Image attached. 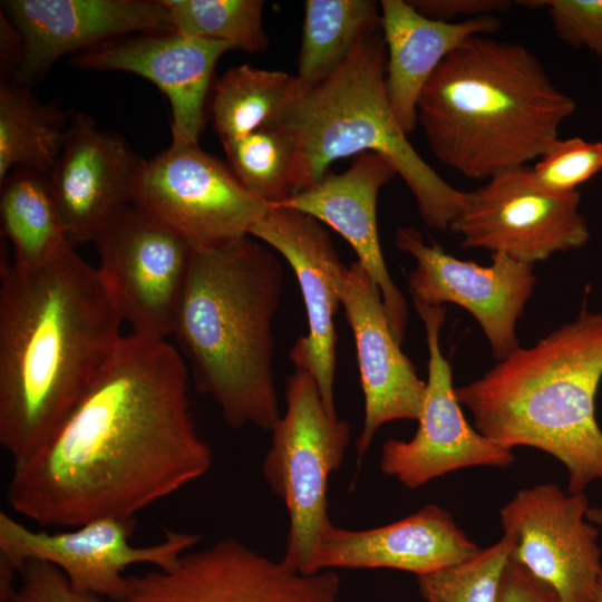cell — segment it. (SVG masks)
Wrapping results in <instances>:
<instances>
[{
  "mask_svg": "<svg viewBox=\"0 0 602 602\" xmlns=\"http://www.w3.org/2000/svg\"><path fill=\"white\" fill-rule=\"evenodd\" d=\"M212 458L192 419L181 352L130 332L52 438L13 465L7 501L42 526L136 520L203 476Z\"/></svg>",
  "mask_w": 602,
  "mask_h": 602,
  "instance_id": "cell-1",
  "label": "cell"
},
{
  "mask_svg": "<svg viewBox=\"0 0 602 602\" xmlns=\"http://www.w3.org/2000/svg\"><path fill=\"white\" fill-rule=\"evenodd\" d=\"M0 444L13 465L41 449L108 361L123 317L97 266L70 243L16 264L1 246Z\"/></svg>",
  "mask_w": 602,
  "mask_h": 602,
  "instance_id": "cell-2",
  "label": "cell"
},
{
  "mask_svg": "<svg viewBox=\"0 0 602 602\" xmlns=\"http://www.w3.org/2000/svg\"><path fill=\"white\" fill-rule=\"evenodd\" d=\"M282 287L279 258L251 235L193 250L172 336L231 428L272 430L281 418L273 321Z\"/></svg>",
  "mask_w": 602,
  "mask_h": 602,
  "instance_id": "cell-3",
  "label": "cell"
},
{
  "mask_svg": "<svg viewBox=\"0 0 602 602\" xmlns=\"http://www.w3.org/2000/svg\"><path fill=\"white\" fill-rule=\"evenodd\" d=\"M575 109L528 48L474 36L424 87L417 122L441 164L467 178L489 179L538 159Z\"/></svg>",
  "mask_w": 602,
  "mask_h": 602,
  "instance_id": "cell-4",
  "label": "cell"
},
{
  "mask_svg": "<svg viewBox=\"0 0 602 602\" xmlns=\"http://www.w3.org/2000/svg\"><path fill=\"white\" fill-rule=\"evenodd\" d=\"M602 379V313L583 309L530 348L456 387L475 428L498 446L547 453L567 470V493L602 480L595 397Z\"/></svg>",
  "mask_w": 602,
  "mask_h": 602,
  "instance_id": "cell-5",
  "label": "cell"
},
{
  "mask_svg": "<svg viewBox=\"0 0 602 602\" xmlns=\"http://www.w3.org/2000/svg\"><path fill=\"white\" fill-rule=\"evenodd\" d=\"M271 126L285 129L295 143L292 194L319 181L334 161L372 152L404 179L430 229L449 230L464 207L467 192L453 187L421 158L391 108L381 30L360 38L327 79L304 85Z\"/></svg>",
  "mask_w": 602,
  "mask_h": 602,
  "instance_id": "cell-6",
  "label": "cell"
},
{
  "mask_svg": "<svg viewBox=\"0 0 602 602\" xmlns=\"http://www.w3.org/2000/svg\"><path fill=\"white\" fill-rule=\"evenodd\" d=\"M287 409L273 427L262 473L289 514L282 561L302 574H315L314 557L332 524L328 483L344 458L350 426L326 407L314 377L303 368L288 377Z\"/></svg>",
  "mask_w": 602,
  "mask_h": 602,
  "instance_id": "cell-7",
  "label": "cell"
},
{
  "mask_svg": "<svg viewBox=\"0 0 602 602\" xmlns=\"http://www.w3.org/2000/svg\"><path fill=\"white\" fill-rule=\"evenodd\" d=\"M132 204L193 250L250 235L271 206L244 187L227 163L200 145L169 146L144 161L133 185Z\"/></svg>",
  "mask_w": 602,
  "mask_h": 602,
  "instance_id": "cell-8",
  "label": "cell"
},
{
  "mask_svg": "<svg viewBox=\"0 0 602 602\" xmlns=\"http://www.w3.org/2000/svg\"><path fill=\"white\" fill-rule=\"evenodd\" d=\"M339 590L333 571L302 574L226 537L169 569L128 576L116 602H336Z\"/></svg>",
  "mask_w": 602,
  "mask_h": 602,
  "instance_id": "cell-9",
  "label": "cell"
},
{
  "mask_svg": "<svg viewBox=\"0 0 602 602\" xmlns=\"http://www.w3.org/2000/svg\"><path fill=\"white\" fill-rule=\"evenodd\" d=\"M136 520L98 518L72 531H33L0 512V557L19 572L28 561H43L58 567L70 585L84 593L111 602L120 600L127 588L128 566L151 564L172 567L201 540L198 533L167 531L154 544L135 546L130 538Z\"/></svg>",
  "mask_w": 602,
  "mask_h": 602,
  "instance_id": "cell-10",
  "label": "cell"
},
{
  "mask_svg": "<svg viewBox=\"0 0 602 602\" xmlns=\"http://www.w3.org/2000/svg\"><path fill=\"white\" fill-rule=\"evenodd\" d=\"M580 202L579 191L547 194L535 188L526 165L502 172L467 192L449 230L460 235L464 247L485 249L533 265L589 242Z\"/></svg>",
  "mask_w": 602,
  "mask_h": 602,
  "instance_id": "cell-11",
  "label": "cell"
},
{
  "mask_svg": "<svg viewBox=\"0 0 602 602\" xmlns=\"http://www.w3.org/2000/svg\"><path fill=\"white\" fill-rule=\"evenodd\" d=\"M95 244L97 268L132 333L172 336L193 253L188 243L130 204Z\"/></svg>",
  "mask_w": 602,
  "mask_h": 602,
  "instance_id": "cell-12",
  "label": "cell"
},
{
  "mask_svg": "<svg viewBox=\"0 0 602 602\" xmlns=\"http://www.w3.org/2000/svg\"><path fill=\"white\" fill-rule=\"evenodd\" d=\"M428 347V380L419 426L409 440L390 438L381 448L380 468L409 489L474 466L507 467L512 450L482 435L466 420L453 386L452 368L439 346L445 308L414 301Z\"/></svg>",
  "mask_w": 602,
  "mask_h": 602,
  "instance_id": "cell-13",
  "label": "cell"
},
{
  "mask_svg": "<svg viewBox=\"0 0 602 602\" xmlns=\"http://www.w3.org/2000/svg\"><path fill=\"white\" fill-rule=\"evenodd\" d=\"M589 508L584 493L541 484L518 491L499 511L504 533L514 537L511 556L562 602H592L602 576L599 531L586 518Z\"/></svg>",
  "mask_w": 602,
  "mask_h": 602,
  "instance_id": "cell-14",
  "label": "cell"
},
{
  "mask_svg": "<svg viewBox=\"0 0 602 602\" xmlns=\"http://www.w3.org/2000/svg\"><path fill=\"white\" fill-rule=\"evenodd\" d=\"M395 244L416 261L408 278L414 301L467 310L498 361L520 347L516 323L536 284L532 264L501 253L492 254L486 266L459 260L436 243L427 244L412 226L398 227Z\"/></svg>",
  "mask_w": 602,
  "mask_h": 602,
  "instance_id": "cell-15",
  "label": "cell"
},
{
  "mask_svg": "<svg viewBox=\"0 0 602 602\" xmlns=\"http://www.w3.org/2000/svg\"><path fill=\"white\" fill-rule=\"evenodd\" d=\"M333 281L355 337L365 398L363 426L356 443L360 462L382 425L398 419L419 420L427 382L401 351L381 292L363 266L358 261L349 266L340 263Z\"/></svg>",
  "mask_w": 602,
  "mask_h": 602,
  "instance_id": "cell-16",
  "label": "cell"
},
{
  "mask_svg": "<svg viewBox=\"0 0 602 602\" xmlns=\"http://www.w3.org/2000/svg\"><path fill=\"white\" fill-rule=\"evenodd\" d=\"M233 49L224 41L171 30L103 42L75 55L72 65L84 70L130 72L152 81L171 104V146L185 147L200 145L216 64Z\"/></svg>",
  "mask_w": 602,
  "mask_h": 602,
  "instance_id": "cell-17",
  "label": "cell"
},
{
  "mask_svg": "<svg viewBox=\"0 0 602 602\" xmlns=\"http://www.w3.org/2000/svg\"><path fill=\"white\" fill-rule=\"evenodd\" d=\"M250 235L274 249L294 271L305 305L309 331L295 341L290 359L295 368H303L314 377L326 407L337 414L334 315L341 302L333 273L341 261L329 232L321 222L308 214L271 205L252 227Z\"/></svg>",
  "mask_w": 602,
  "mask_h": 602,
  "instance_id": "cell-18",
  "label": "cell"
},
{
  "mask_svg": "<svg viewBox=\"0 0 602 602\" xmlns=\"http://www.w3.org/2000/svg\"><path fill=\"white\" fill-rule=\"evenodd\" d=\"M143 162L120 135L99 128L85 113H71L66 143L48 179L74 247L95 243L132 204Z\"/></svg>",
  "mask_w": 602,
  "mask_h": 602,
  "instance_id": "cell-19",
  "label": "cell"
},
{
  "mask_svg": "<svg viewBox=\"0 0 602 602\" xmlns=\"http://www.w3.org/2000/svg\"><path fill=\"white\" fill-rule=\"evenodd\" d=\"M1 8L22 38V60L12 80L26 86L66 54L130 33L173 30L162 0H6Z\"/></svg>",
  "mask_w": 602,
  "mask_h": 602,
  "instance_id": "cell-20",
  "label": "cell"
},
{
  "mask_svg": "<svg viewBox=\"0 0 602 602\" xmlns=\"http://www.w3.org/2000/svg\"><path fill=\"white\" fill-rule=\"evenodd\" d=\"M396 175V169L385 157L372 152L361 153L344 172H327L314 184L293 193L276 206L314 217L350 244L357 261L377 283L391 331L402 343L408 321L407 304L386 266L377 225L378 194Z\"/></svg>",
  "mask_w": 602,
  "mask_h": 602,
  "instance_id": "cell-21",
  "label": "cell"
},
{
  "mask_svg": "<svg viewBox=\"0 0 602 602\" xmlns=\"http://www.w3.org/2000/svg\"><path fill=\"white\" fill-rule=\"evenodd\" d=\"M479 550L448 511L430 504L370 530L351 531L331 524L321 538L313 571L382 567L419 576L459 564Z\"/></svg>",
  "mask_w": 602,
  "mask_h": 602,
  "instance_id": "cell-22",
  "label": "cell"
},
{
  "mask_svg": "<svg viewBox=\"0 0 602 602\" xmlns=\"http://www.w3.org/2000/svg\"><path fill=\"white\" fill-rule=\"evenodd\" d=\"M381 32L386 45V90L407 135L418 124L421 91L443 60L474 36L501 29L497 16L455 22L426 18L405 0H381Z\"/></svg>",
  "mask_w": 602,
  "mask_h": 602,
  "instance_id": "cell-23",
  "label": "cell"
},
{
  "mask_svg": "<svg viewBox=\"0 0 602 602\" xmlns=\"http://www.w3.org/2000/svg\"><path fill=\"white\" fill-rule=\"evenodd\" d=\"M71 113L43 104L29 86L0 85V183L16 168L49 176L67 139Z\"/></svg>",
  "mask_w": 602,
  "mask_h": 602,
  "instance_id": "cell-24",
  "label": "cell"
},
{
  "mask_svg": "<svg viewBox=\"0 0 602 602\" xmlns=\"http://www.w3.org/2000/svg\"><path fill=\"white\" fill-rule=\"evenodd\" d=\"M303 86L297 75L250 64L226 70L213 84L211 99L213 126L221 143L273 125Z\"/></svg>",
  "mask_w": 602,
  "mask_h": 602,
  "instance_id": "cell-25",
  "label": "cell"
},
{
  "mask_svg": "<svg viewBox=\"0 0 602 602\" xmlns=\"http://www.w3.org/2000/svg\"><path fill=\"white\" fill-rule=\"evenodd\" d=\"M0 187L1 232L12 247L16 264L39 265L69 243L48 176L16 168Z\"/></svg>",
  "mask_w": 602,
  "mask_h": 602,
  "instance_id": "cell-26",
  "label": "cell"
},
{
  "mask_svg": "<svg viewBox=\"0 0 602 602\" xmlns=\"http://www.w3.org/2000/svg\"><path fill=\"white\" fill-rule=\"evenodd\" d=\"M381 30L373 0H307L297 77L308 87L327 79L365 35Z\"/></svg>",
  "mask_w": 602,
  "mask_h": 602,
  "instance_id": "cell-27",
  "label": "cell"
},
{
  "mask_svg": "<svg viewBox=\"0 0 602 602\" xmlns=\"http://www.w3.org/2000/svg\"><path fill=\"white\" fill-rule=\"evenodd\" d=\"M173 30L179 33L231 43L254 54L269 46L263 28V0H162Z\"/></svg>",
  "mask_w": 602,
  "mask_h": 602,
  "instance_id": "cell-28",
  "label": "cell"
},
{
  "mask_svg": "<svg viewBox=\"0 0 602 602\" xmlns=\"http://www.w3.org/2000/svg\"><path fill=\"white\" fill-rule=\"evenodd\" d=\"M222 145L232 172L252 194L270 205L292 194L295 143L285 129L268 126Z\"/></svg>",
  "mask_w": 602,
  "mask_h": 602,
  "instance_id": "cell-29",
  "label": "cell"
},
{
  "mask_svg": "<svg viewBox=\"0 0 602 602\" xmlns=\"http://www.w3.org/2000/svg\"><path fill=\"white\" fill-rule=\"evenodd\" d=\"M514 547V537L504 533L489 547L437 572L417 576L426 602H498L505 566Z\"/></svg>",
  "mask_w": 602,
  "mask_h": 602,
  "instance_id": "cell-30",
  "label": "cell"
},
{
  "mask_svg": "<svg viewBox=\"0 0 602 602\" xmlns=\"http://www.w3.org/2000/svg\"><path fill=\"white\" fill-rule=\"evenodd\" d=\"M602 171V143L581 137H560L534 166H528L532 185L547 194L577 191Z\"/></svg>",
  "mask_w": 602,
  "mask_h": 602,
  "instance_id": "cell-31",
  "label": "cell"
},
{
  "mask_svg": "<svg viewBox=\"0 0 602 602\" xmlns=\"http://www.w3.org/2000/svg\"><path fill=\"white\" fill-rule=\"evenodd\" d=\"M517 3L533 9L546 8L560 40L602 58V0H530Z\"/></svg>",
  "mask_w": 602,
  "mask_h": 602,
  "instance_id": "cell-32",
  "label": "cell"
},
{
  "mask_svg": "<svg viewBox=\"0 0 602 602\" xmlns=\"http://www.w3.org/2000/svg\"><path fill=\"white\" fill-rule=\"evenodd\" d=\"M7 602H103V598L75 590L65 574L43 561H28Z\"/></svg>",
  "mask_w": 602,
  "mask_h": 602,
  "instance_id": "cell-33",
  "label": "cell"
},
{
  "mask_svg": "<svg viewBox=\"0 0 602 602\" xmlns=\"http://www.w3.org/2000/svg\"><path fill=\"white\" fill-rule=\"evenodd\" d=\"M408 3L426 18L443 22L497 16L511 9L507 0H408Z\"/></svg>",
  "mask_w": 602,
  "mask_h": 602,
  "instance_id": "cell-34",
  "label": "cell"
},
{
  "mask_svg": "<svg viewBox=\"0 0 602 602\" xmlns=\"http://www.w3.org/2000/svg\"><path fill=\"white\" fill-rule=\"evenodd\" d=\"M498 602H562L557 592L509 556Z\"/></svg>",
  "mask_w": 602,
  "mask_h": 602,
  "instance_id": "cell-35",
  "label": "cell"
},
{
  "mask_svg": "<svg viewBox=\"0 0 602 602\" xmlns=\"http://www.w3.org/2000/svg\"><path fill=\"white\" fill-rule=\"evenodd\" d=\"M23 55V42L19 31L1 11L0 14V72L1 80L16 76Z\"/></svg>",
  "mask_w": 602,
  "mask_h": 602,
  "instance_id": "cell-36",
  "label": "cell"
},
{
  "mask_svg": "<svg viewBox=\"0 0 602 602\" xmlns=\"http://www.w3.org/2000/svg\"><path fill=\"white\" fill-rule=\"evenodd\" d=\"M586 518L591 523L602 527V507H590L586 513Z\"/></svg>",
  "mask_w": 602,
  "mask_h": 602,
  "instance_id": "cell-37",
  "label": "cell"
},
{
  "mask_svg": "<svg viewBox=\"0 0 602 602\" xmlns=\"http://www.w3.org/2000/svg\"><path fill=\"white\" fill-rule=\"evenodd\" d=\"M592 602H602V576L599 579L596 584Z\"/></svg>",
  "mask_w": 602,
  "mask_h": 602,
  "instance_id": "cell-38",
  "label": "cell"
}]
</instances>
